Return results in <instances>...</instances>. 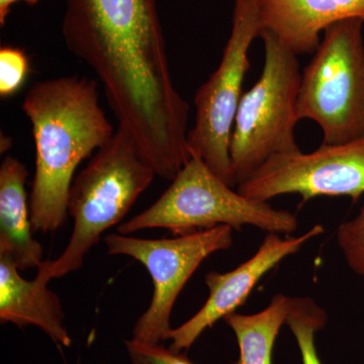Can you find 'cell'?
I'll return each instance as SVG.
<instances>
[{
  "mask_svg": "<svg viewBox=\"0 0 364 364\" xmlns=\"http://www.w3.org/2000/svg\"><path fill=\"white\" fill-rule=\"evenodd\" d=\"M257 0H234L232 28L219 66L195 97V126L188 134L191 157L200 158L234 188L230 144L250 67L249 50L259 37Z\"/></svg>",
  "mask_w": 364,
  "mask_h": 364,
  "instance_id": "cell-6",
  "label": "cell"
},
{
  "mask_svg": "<svg viewBox=\"0 0 364 364\" xmlns=\"http://www.w3.org/2000/svg\"><path fill=\"white\" fill-rule=\"evenodd\" d=\"M48 284L38 273L33 280L23 279L13 261L0 256V322L18 328L35 326L55 344L67 348L72 338L64 324L65 314Z\"/></svg>",
  "mask_w": 364,
  "mask_h": 364,
  "instance_id": "cell-11",
  "label": "cell"
},
{
  "mask_svg": "<svg viewBox=\"0 0 364 364\" xmlns=\"http://www.w3.org/2000/svg\"><path fill=\"white\" fill-rule=\"evenodd\" d=\"M237 191L261 202L299 195L301 203L318 196H348L356 203L364 193V136L341 144L323 143L310 153L273 157Z\"/></svg>",
  "mask_w": 364,
  "mask_h": 364,
  "instance_id": "cell-8",
  "label": "cell"
},
{
  "mask_svg": "<svg viewBox=\"0 0 364 364\" xmlns=\"http://www.w3.org/2000/svg\"><path fill=\"white\" fill-rule=\"evenodd\" d=\"M23 1L31 6H37L41 0H0V26H6L7 18L11 14V6L16 2Z\"/></svg>",
  "mask_w": 364,
  "mask_h": 364,
  "instance_id": "cell-18",
  "label": "cell"
},
{
  "mask_svg": "<svg viewBox=\"0 0 364 364\" xmlns=\"http://www.w3.org/2000/svg\"><path fill=\"white\" fill-rule=\"evenodd\" d=\"M327 322V313L313 299L289 296L286 324L296 339L301 364H323L316 346V335Z\"/></svg>",
  "mask_w": 364,
  "mask_h": 364,
  "instance_id": "cell-14",
  "label": "cell"
},
{
  "mask_svg": "<svg viewBox=\"0 0 364 364\" xmlns=\"http://www.w3.org/2000/svg\"><path fill=\"white\" fill-rule=\"evenodd\" d=\"M131 364H195L183 352L166 348L162 344L144 343L135 339L124 341Z\"/></svg>",
  "mask_w": 364,
  "mask_h": 364,
  "instance_id": "cell-17",
  "label": "cell"
},
{
  "mask_svg": "<svg viewBox=\"0 0 364 364\" xmlns=\"http://www.w3.org/2000/svg\"><path fill=\"white\" fill-rule=\"evenodd\" d=\"M36 146L28 198L33 231L52 233L66 221L67 200L81 161L114 136L100 105L97 81L77 76L33 85L23 102Z\"/></svg>",
  "mask_w": 364,
  "mask_h": 364,
  "instance_id": "cell-1",
  "label": "cell"
},
{
  "mask_svg": "<svg viewBox=\"0 0 364 364\" xmlns=\"http://www.w3.org/2000/svg\"><path fill=\"white\" fill-rule=\"evenodd\" d=\"M233 230L219 226L155 240L119 233L105 237L107 252L129 256L142 263L154 287L150 305L136 320L132 338L150 344L168 340L172 330L170 318L179 294L203 261L233 245Z\"/></svg>",
  "mask_w": 364,
  "mask_h": 364,
  "instance_id": "cell-7",
  "label": "cell"
},
{
  "mask_svg": "<svg viewBox=\"0 0 364 364\" xmlns=\"http://www.w3.org/2000/svg\"><path fill=\"white\" fill-rule=\"evenodd\" d=\"M30 74V62L20 48L1 47L0 49V95L14 97L25 85Z\"/></svg>",
  "mask_w": 364,
  "mask_h": 364,
  "instance_id": "cell-16",
  "label": "cell"
},
{
  "mask_svg": "<svg viewBox=\"0 0 364 364\" xmlns=\"http://www.w3.org/2000/svg\"><path fill=\"white\" fill-rule=\"evenodd\" d=\"M289 296L277 294L260 312L225 317L236 337L239 358L236 364H272L273 349L280 329L286 324Z\"/></svg>",
  "mask_w": 364,
  "mask_h": 364,
  "instance_id": "cell-13",
  "label": "cell"
},
{
  "mask_svg": "<svg viewBox=\"0 0 364 364\" xmlns=\"http://www.w3.org/2000/svg\"><path fill=\"white\" fill-rule=\"evenodd\" d=\"M325 232L323 225H315L299 236L267 233L252 257L229 272H210L205 274L208 298L205 305L189 320L170 332L169 348L188 350L203 332L243 306L248 296L270 270L289 256L298 253L309 241Z\"/></svg>",
  "mask_w": 364,
  "mask_h": 364,
  "instance_id": "cell-9",
  "label": "cell"
},
{
  "mask_svg": "<svg viewBox=\"0 0 364 364\" xmlns=\"http://www.w3.org/2000/svg\"><path fill=\"white\" fill-rule=\"evenodd\" d=\"M264 65L257 82L242 95L230 144L237 186L268 160L299 152L294 129L301 72L298 55L272 33L260 31Z\"/></svg>",
  "mask_w": 364,
  "mask_h": 364,
  "instance_id": "cell-4",
  "label": "cell"
},
{
  "mask_svg": "<svg viewBox=\"0 0 364 364\" xmlns=\"http://www.w3.org/2000/svg\"><path fill=\"white\" fill-rule=\"evenodd\" d=\"M25 164L11 156L0 166V256L20 270L37 268L43 259L42 245L33 239L26 182Z\"/></svg>",
  "mask_w": 364,
  "mask_h": 364,
  "instance_id": "cell-12",
  "label": "cell"
},
{
  "mask_svg": "<svg viewBox=\"0 0 364 364\" xmlns=\"http://www.w3.org/2000/svg\"><path fill=\"white\" fill-rule=\"evenodd\" d=\"M260 31L272 33L294 54H313L321 33L340 21L364 23V0H257Z\"/></svg>",
  "mask_w": 364,
  "mask_h": 364,
  "instance_id": "cell-10",
  "label": "cell"
},
{
  "mask_svg": "<svg viewBox=\"0 0 364 364\" xmlns=\"http://www.w3.org/2000/svg\"><path fill=\"white\" fill-rule=\"evenodd\" d=\"M336 241L347 265L364 279V205L356 217L339 225Z\"/></svg>",
  "mask_w": 364,
  "mask_h": 364,
  "instance_id": "cell-15",
  "label": "cell"
},
{
  "mask_svg": "<svg viewBox=\"0 0 364 364\" xmlns=\"http://www.w3.org/2000/svg\"><path fill=\"white\" fill-rule=\"evenodd\" d=\"M219 226L238 231L252 226L267 233L291 235L299 221L289 210L234 191L200 158L191 157L156 202L119 225L117 233L165 229L182 236Z\"/></svg>",
  "mask_w": 364,
  "mask_h": 364,
  "instance_id": "cell-3",
  "label": "cell"
},
{
  "mask_svg": "<svg viewBox=\"0 0 364 364\" xmlns=\"http://www.w3.org/2000/svg\"><path fill=\"white\" fill-rule=\"evenodd\" d=\"M363 21L328 28L301 73L296 114L323 132L324 144L364 136V39Z\"/></svg>",
  "mask_w": 364,
  "mask_h": 364,
  "instance_id": "cell-5",
  "label": "cell"
},
{
  "mask_svg": "<svg viewBox=\"0 0 364 364\" xmlns=\"http://www.w3.org/2000/svg\"><path fill=\"white\" fill-rule=\"evenodd\" d=\"M155 176L130 134L119 127L74 177L67 200L74 222L70 240L57 259L41 263L38 274L50 282L82 267L90 249L124 219Z\"/></svg>",
  "mask_w": 364,
  "mask_h": 364,
  "instance_id": "cell-2",
  "label": "cell"
}]
</instances>
